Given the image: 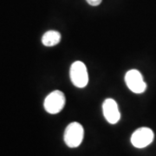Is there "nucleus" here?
<instances>
[{
    "label": "nucleus",
    "instance_id": "obj_1",
    "mask_svg": "<svg viewBox=\"0 0 156 156\" xmlns=\"http://www.w3.org/2000/svg\"><path fill=\"white\" fill-rule=\"evenodd\" d=\"M84 137V129L79 122H71L67 126L64 131L63 140L65 144L71 148L77 147L83 142Z\"/></svg>",
    "mask_w": 156,
    "mask_h": 156
},
{
    "label": "nucleus",
    "instance_id": "obj_2",
    "mask_svg": "<svg viewBox=\"0 0 156 156\" xmlns=\"http://www.w3.org/2000/svg\"><path fill=\"white\" fill-rule=\"evenodd\" d=\"M70 80L74 86L83 89L87 86L89 83V75L87 67L83 62H74L69 69Z\"/></svg>",
    "mask_w": 156,
    "mask_h": 156
},
{
    "label": "nucleus",
    "instance_id": "obj_3",
    "mask_svg": "<svg viewBox=\"0 0 156 156\" xmlns=\"http://www.w3.org/2000/svg\"><path fill=\"white\" fill-rule=\"evenodd\" d=\"M65 95L60 90H54L46 96L44 107L46 112L56 115L62 110L65 105Z\"/></svg>",
    "mask_w": 156,
    "mask_h": 156
},
{
    "label": "nucleus",
    "instance_id": "obj_4",
    "mask_svg": "<svg viewBox=\"0 0 156 156\" xmlns=\"http://www.w3.org/2000/svg\"><path fill=\"white\" fill-rule=\"evenodd\" d=\"M125 83L133 93L141 94L147 89V83L141 73L137 69H130L125 75Z\"/></svg>",
    "mask_w": 156,
    "mask_h": 156
},
{
    "label": "nucleus",
    "instance_id": "obj_5",
    "mask_svg": "<svg viewBox=\"0 0 156 156\" xmlns=\"http://www.w3.org/2000/svg\"><path fill=\"white\" fill-rule=\"evenodd\" d=\"M154 139V134L149 128H140L131 135V143L136 148H144L150 145Z\"/></svg>",
    "mask_w": 156,
    "mask_h": 156
},
{
    "label": "nucleus",
    "instance_id": "obj_6",
    "mask_svg": "<svg viewBox=\"0 0 156 156\" xmlns=\"http://www.w3.org/2000/svg\"><path fill=\"white\" fill-rule=\"evenodd\" d=\"M102 112L107 122L110 124H116L121 119L118 104L112 98H108L102 103Z\"/></svg>",
    "mask_w": 156,
    "mask_h": 156
},
{
    "label": "nucleus",
    "instance_id": "obj_7",
    "mask_svg": "<svg viewBox=\"0 0 156 156\" xmlns=\"http://www.w3.org/2000/svg\"><path fill=\"white\" fill-rule=\"evenodd\" d=\"M61 41V34L56 30H49L42 37V43L44 46L52 47L58 44Z\"/></svg>",
    "mask_w": 156,
    "mask_h": 156
},
{
    "label": "nucleus",
    "instance_id": "obj_8",
    "mask_svg": "<svg viewBox=\"0 0 156 156\" xmlns=\"http://www.w3.org/2000/svg\"><path fill=\"white\" fill-rule=\"evenodd\" d=\"M87 3L91 6H98L101 3L102 0H86Z\"/></svg>",
    "mask_w": 156,
    "mask_h": 156
}]
</instances>
